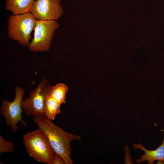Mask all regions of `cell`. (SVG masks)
Returning <instances> with one entry per match:
<instances>
[{"label":"cell","instance_id":"cell-1","mask_svg":"<svg viewBox=\"0 0 164 164\" xmlns=\"http://www.w3.org/2000/svg\"><path fill=\"white\" fill-rule=\"evenodd\" d=\"M33 120L45 134L55 153L63 158L66 164H73L70 157V143L73 140H79L80 136L64 131L45 115L34 117Z\"/></svg>","mask_w":164,"mask_h":164},{"label":"cell","instance_id":"cell-2","mask_svg":"<svg viewBox=\"0 0 164 164\" xmlns=\"http://www.w3.org/2000/svg\"><path fill=\"white\" fill-rule=\"evenodd\" d=\"M23 143L29 156L35 160L53 164L56 153L44 133L39 128L23 136Z\"/></svg>","mask_w":164,"mask_h":164},{"label":"cell","instance_id":"cell-3","mask_svg":"<svg viewBox=\"0 0 164 164\" xmlns=\"http://www.w3.org/2000/svg\"><path fill=\"white\" fill-rule=\"evenodd\" d=\"M37 20L30 12L11 14L8 19L9 37L23 46H28L32 39L31 33L34 30Z\"/></svg>","mask_w":164,"mask_h":164},{"label":"cell","instance_id":"cell-4","mask_svg":"<svg viewBox=\"0 0 164 164\" xmlns=\"http://www.w3.org/2000/svg\"><path fill=\"white\" fill-rule=\"evenodd\" d=\"M51 86L46 78L43 76L38 85L31 91L29 97L23 100L22 108L27 117L45 115L44 103L47 96L50 94Z\"/></svg>","mask_w":164,"mask_h":164},{"label":"cell","instance_id":"cell-5","mask_svg":"<svg viewBox=\"0 0 164 164\" xmlns=\"http://www.w3.org/2000/svg\"><path fill=\"white\" fill-rule=\"evenodd\" d=\"M59 26L55 20H37L34 37L28 46L29 50L33 52L49 51L55 32Z\"/></svg>","mask_w":164,"mask_h":164},{"label":"cell","instance_id":"cell-6","mask_svg":"<svg viewBox=\"0 0 164 164\" xmlns=\"http://www.w3.org/2000/svg\"><path fill=\"white\" fill-rule=\"evenodd\" d=\"M24 92V90L20 86L16 87L14 100L11 102L8 99L3 101L0 108V113L5 118L6 126H11L12 131L14 133L18 129L17 125L19 122H21L24 126H26V123L22 118V104Z\"/></svg>","mask_w":164,"mask_h":164},{"label":"cell","instance_id":"cell-7","mask_svg":"<svg viewBox=\"0 0 164 164\" xmlns=\"http://www.w3.org/2000/svg\"><path fill=\"white\" fill-rule=\"evenodd\" d=\"M30 12L37 20H57L63 13L60 0H36Z\"/></svg>","mask_w":164,"mask_h":164},{"label":"cell","instance_id":"cell-8","mask_svg":"<svg viewBox=\"0 0 164 164\" xmlns=\"http://www.w3.org/2000/svg\"><path fill=\"white\" fill-rule=\"evenodd\" d=\"M135 149H139L143 151L145 153L138 159L135 160L137 163L147 161V163L152 164L155 161L164 162V138L162 144L155 150H149L146 149L142 143L134 144Z\"/></svg>","mask_w":164,"mask_h":164},{"label":"cell","instance_id":"cell-9","mask_svg":"<svg viewBox=\"0 0 164 164\" xmlns=\"http://www.w3.org/2000/svg\"><path fill=\"white\" fill-rule=\"evenodd\" d=\"M34 1V0H6L5 9L13 14L29 12Z\"/></svg>","mask_w":164,"mask_h":164},{"label":"cell","instance_id":"cell-10","mask_svg":"<svg viewBox=\"0 0 164 164\" xmlns=\"http://www.w3.org/2000/svg\"><path fill=\"white\" fill-rule=\"evenodd\" d=\"M61 104L50 94L46 97L44 105V114L49 118L54 120L56 116L60 113Z\"/></svg>","mask_w":164,"mask_h":164},{"label":"cell","instance_id":"cell-11","mask_svg":"<svg viewBox=\"0 0 164 164\" xmlns=\"http://www.w3.org/2000/svg\"><path fill=\"white\" fill-rule=\"evenodd\" d=\"M68 90V87L66 84L58 83L51 86L50 94L62 104L66 102V94Z\"/></svg>","mask_w":164,"mask_h":164},{"label":"cell","instance_id":"cell-12","mask_svg":"<svg viewBox=\"0 0 164 164\" xmlns=\"http://www.w3.org/2000/svg\"><path fill=\"white\" fill-rule=\"evenodd\" d=\"M14 145L11 142L5 140L0 135V153L4 152L12 153L14 151Z\"/></svg>","mask_w":164,"mask_h":164},{"label":"cell","instance_id":"cell-13","mask_svg":"<svg viewBox=\"0 0 164 164\" xmlns=\"http://www.w3.org/2000/svg\"><path fill=\"white\" fill-rule=\"evenodd\" d=\"M66 164V163L63 158L60 156L56 153L53 164Z\"/></svg>","mask_w":164,"mask_h":164}]
</instances>
